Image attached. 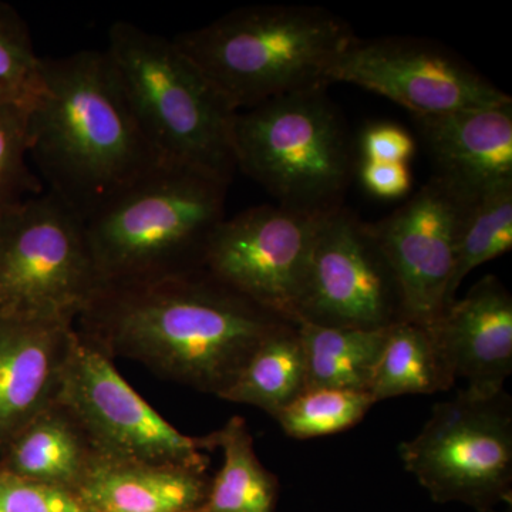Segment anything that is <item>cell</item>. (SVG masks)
Listing matches in <instances>:
<instances>
[{
	"label": "cell",
	"mask_w": 512,
	"mask_h": 512,
	"mask_svg": "<svg viewBox=\"0 0 512 512\" xmlns=\"http://www.w3.org/2000/svg\"><path fill=\"white\" fill-rule=\"evenodd\" d=\"M285 322L198 269L106 286L74 328L111 359L136 360L164 379L221 397Z\"/></svg>",
	"instance_id": "obj_1"
},
{
	"label": "cell",
	"mask_w": 512,
	"mask_h": 512,
	"mask_svg": "<svg viewBox=\"0 0 512 512\" xmlns=\"http://www.w3.org/2000/svg\"><path fill=\"white\" fill-rule=\"evenodd\" d=\"M29 157L84 221L160 164L104 50L43 57Z\"/></svg>",
	"instance_id": "obj_2"
},
{
	"label": "cell",
	"mask_w": 512,
	"mask_h": 512,
	"mask_svg": "<svg viewBox=\"0 0 512 512\" xmlns=\"http://www.w3.org/2000/svg\"><path fill=\"white\" fill-rule=\"evenodd\" d=\"M355 37L323 8L255 5L173 37L235 111L328 89L330 70Z\"/></svg>",
	"instance_id": "obj_3"
},
{
	"label": "cell",
	"mask_w": 512,
	"mask_h": 512,
	"mask_svg": "<svg viewBox=\"0 0 512 512\" xmlns=\"http://www.w3.org/2000/svg\"><path fill=\"white\" fill-rule=\"evenodd\" d=\"M228 188L194 168L160 163L111 198L86 220L103 288L202 269Z\"/></svg>",
	"instance_id": "obj_4"
},
{
	"label": "cell",
	"mask_w": 512,
	"mask_h": 512,
	"mask_svg": "<svg viewBox=\"0 0 512 512\" xmlns=\"http://www.w3.org/2000/svg\"><path fill=\"white\" fill-rule=\"evenodd\" d=\"M104 52L158 160L231 184L237 111L174 39L119 20Z\"/></svg>",
	"instance_id": "obj_5"
},
{
	"label": "cell",
	"mask_w": 512,
	"mask_h": 512,
	"mask_svg": "<svg viewBox=\"0 0 512 512\" xmlns=\"http://www.w3.org/2000/svg\"><path fill=\"white\" fill-rule=\"evenodd\" d=\"M232 144L237 171L279 207L323 217L345 205L356 150L328 89L286 94L237 111Z\"/></svg>",
	"instance_id": "obj_6"
},
{
	"label": "cell",
	"mask_w": 512,
	"mask_h": 512,
	"mask_svg": "<svg viewBox=\"0 0 512 512\" xmlns=\"http://www.w3.org/2000/svg\"><path fill=\"white\" fill-rule=\"evenodd\" d=\"M101 289L86 221L52 192L0 217V315L76 325Z\"/></svg>",
	"instance_id": "obj_7"
},
{
	"label": "cell",
	"mask_w": 512,
	"mask_h": 512,
	"mask_svg": "<svg viewBox=\"0 0 512 512\" xmlns=\"http://www.w3.org/2000/svg\"><path fill=\"white\" fill-rule=\"evenodd\" d=\"M512 404L503 392L434 404L430 419L400 457L434 503H460L494 512L512 503Z\"/></svg>",
	"instance_id": "obj_8"
},
{
	"label": "cell",
	"mask_w": 512,
	"mask_h": 512,
	"mask_svg": "<svg viewBox=\"0 0 512 512\" xmlns=\"http://www.w3.org/2000/svg\"><path fill=\"white\" fill-rule=\"evenodd\" d=\"M59 402L82 423L100 460L181 466L205 471L201 437L171 426L128 384L113 359L76 330Z\"/></svg>",
	"instance_id": "obj_9"
},
{
	"label": "cell",
	"mask_w": 512,
	"mask_h": 512,
	"mask_svg": "<svg viewBox=\"0 0 512 512\" xmlns=\"http://www.w3.org/2000/svg\"><path fill=\"white\" fill-rule=\"evenodd\" d=\"M404 318L402 291L370 222L346 205L319 222L296 323L386 329Z\"/></svg>",
	"instance_id": "obj_10"
},
{
	"label": "cell",
	"mask_w": 512,
	"mask_h": 512,
	"mask_svg": "<svg viewBox=\"0 0 512 512\" xmlns=\"http://www.w3.org/2000/svg\"><path fill=\"white\" fill-rule=\"evenodd\" d=\"M323 217L259 205L224 218L205 248L202 271L259 308L295 323Z\"/></svg>",
	"instance_id": "obj_11"
},
{
	"label": "cell",
	"mask_w": 512,
	"mask_h": 512,
	"mask_svg": "<svg viewBox=\"0 0 512 512\" xmlns=\"http://www.w3.org/2000/svg\"><path fill=\"white\" fill-rule=\"evenodd\" d=\"M349 83L406 107L413 116L511 103L464 57L420 37H353L330 70Z\"/></svg>",
	"instance_id": "obj_12"
},
{
	"label": "cell",
	"mask_w": 512,
	"mask_h": 512,
	"mask_svg": "<svg viewBox=\"0 0 512 512\" xmlns=\"http://www.w3.org/2000/svg\"><path fill=\"white\" fill-rule=\"evenodd\" d=\"M468 198L433 175L410 200L370 222L402 291L404 318L433 326L447 305Z\"/></svg>",
	"instance_id": "obj_13"
},
{
	"label": "cell",
	"mask_w": 512,
	"mask_h": 512,
	"mask_svg": "<svg viewBox=\"0 0 512 512\" xmlns=\"http://www.w3.org/2000/svg\"><path fill=\"white\" fill-rule=\"evenodd\" d=\"M76 328L0 315V453L62 393Z\"/></svg>",
	"instance_id": "obj_14"
},
{
	"label": "cell",
	"mask_w": 512,
	"mask_h": 512,
	"mask_svg": "<svg viewBox=\"0 0 512 512\" xmlns=\"http://www.w3.org/2000/svg\"><path fill=\"white\" fill-rule=\"evenodd\" d=\"M454 376L464 392L490 399L505 392L512 372V298L494 275L481 278L464 298L454 299L434 323Z\"/></svg>",
	"instance_id": "obj_15"
},
{
	"label": "cell",
	"mask_w": 512,
	"mask_h": 512,
	"mask_svg": "<svg viewBox=\"0 0 512 512\" xmlns=\"http://www.w3.org/2000/svg\"><path fill=\"white\" fill-rule=\"evenodd\" d=\"M437 177L468 198L512 183V101L413 116Z\"/></svg>",
	"instance_id": "obj_16"
},
{
	"label": "cell",
	"mask_w": 512,
	"mask_h": 512,
	"mask_svg": "<svg viewBox=\"0 0 512 512\" xmlns=\"http://www.w3.org/2000/svg\"><path fill=\"white\" fill-rule=\"evenodd\" d=\"M210 484L194 468L99 460L77 494L87 512H194Z\"/></svg>",
	"instance_id": "obj_17"
},
{
	"label": "cell",
	"mask_w": 512,
	"mask_h": 512,
	"mask_svg": "<svg viewBox=\"0 0 512 512\" xmlns=\"http://www.w3.org/2000/svg\"><path fill=\"white\" fill-rule=\"evenodd\" d=\"M99 460L82 423L57 400L3 448L0 471L77 493Z\"/></svg>",
	"instance_id": "obj_18"
},
{
	"label": "cell",
	"mask_w": 512,
	"mask_h": 512,
	"mask_svg": "<svg viewBox=\"0 0 512 512\" xmlns=\"http://www.w3.org/2000/svg\"><path fill=\"white\" fill-rule=\"evenodd\" d=\"M201 439L205 450H222L224 463L217 476L211 478L204 503L194 512L278 510L281 485L278 477L259 460L247 421L232 416L220 430Z\"/></svg>",
	"instance_id": "obj_19"
},
{
	"label": "cell",
	"mask_w": 512,
	"mask_h": 512,
	"mask_svg": "<svg viewBox=\"0 0 512 512\" xmlns=\"http://www.w3.org/2000/svg\"><path fill=\"white\" fill-rule=\"evenodd\" d=\"M456 382L434 326L400 319L387 328L370 396L375 403L446 392Z\"/></svg>",
	"instance_id": "obj_20"
},
{
	"label": "cell",
	"mask_w": 512,
	"mask_h": 512,
	"mask_svg": "<svg viewBox=\"0 0 512 512\" xmlns=\"http://www.w3.org/2000/svg\"><path fill=\"white\" fill-rule=\"evenodd\" d=\"M306 360V389L369 392L386 340V329L330 328L296 323Z\"/></svg>",
	"instance_id": "obj_21"
},
{
	"label": "cell",
	"mask_w": 512,
	"mask_h": 512,
	"mask_svg": "<svg viewBox=\"0 0 512 512\" xmlns=\"http://www.w3.org/2000/svg\"><path fill=\"white\" fill-rule=\"evenodd\" d=\"M306 387L301 336L295 323L285 322L262 340L220 399L258 407L272 417Z\"/></svg>",
	"instance_id": "obj_22"
},
{
	"label": "cell",
	"mask_w": 512,
	"mask_h": 512,
	"mask_svg": "<svg viewBox=\"0 0 512 512\" xmlns=\"http://www.w3.org/2000/svg\"><path fill=\"white\" fill-rule=\"evenodd\" d=\"M512 248V183L498 185L468 202L454 256L447 305L466 276Z\"/></svg>",
	"instance_id": "obj_23"
},
{
	"label": "cell",
	"mask_w": 512,
	"mask_h": 512,
	"mask_svg": "<svg viewBox=\"0 0 512 512\" xmlns=\"http://www.w3.org/2000/svg\"><path fill=\"white\" fill-rule=\"evenodd\" d=\"M369 392L312 387L272 416L286 436L295 440L316 439L342 433L365 419L375 406Z\"/></svg>",
	"instance_id": "obj_24"
},
{
	"label": "cell",
	"mask_w": 512,
	"mask_h": 512,
	"mask_svg": "<svg viewBox=\"0 0 512 512\" xmlns=\"http://www.w3.org/2000/svg\"><path fill=\"white\" fill-rule=\"evenodd\" d=\"M32 104L0 100V217L42 194V181L28 163Z\"/></svg>",
	"instance_id": "obj_25"
},
{
	"label": "cell",
	"mask_w": 512,
	"mask_h": 512,
	"mask_svg": "<svg viewBox=\"0 0 512 512\" xmlns=\"http://www.w3.org/2000/svg\"><path fill=\"white\" fill-rule=\"evenodd\" d=\"M42 62L25 19L0 2V100L35 103L43 90Z\"/></svg>",
	"instance_id": "obj_26"
},
{
	"label": "cell",
	"mask_w": 512,
	"mask_h": 512,
	"mask_svg": "<svg viewBox=\"0 0 512 512\" xmlns=\"http://www.w3.org/2000/svg\"><path fill=\"white\" fill-rule=\"evenodd\" d=\"M0 512H87L76 491L0 471Z\"/></svg>",
	"instance_id": "obj_27"
},
{
	"label": "cell",
	"mask_w": 512,
	"mask_h": 512,
	"mask_svg": "<svg viewBox=\"0 0 512 512\" xmlns=\"http://www.w3.org/2000/svg\"><path fill=\"white\" fill-rule=\"evenodd\" d=\"M360 160L377 163H404L414 156L416 143L404 128L390 123L372 124L363 131L359 143Z\"/></svg>",
	"instance_id": "obj_28"
},
{
	"label": "cell",
	"mask_w": 512,
	"mask_h": 512,
	"mask_svg": "<svg viewBox=\"0 0 512 512\" xmlns=\"http://www.w3.org/2000/svg\"><path fill=\"white\" fill-rule=\"evenodd\" d=\"M356 173L359 174L363 187L382 200L402 198L409 194L412 188V174H410L409 165L404 163L360 160L357 163Z\"/></svg>",
	"instance_id": "obj_29"
}]
</instances>
